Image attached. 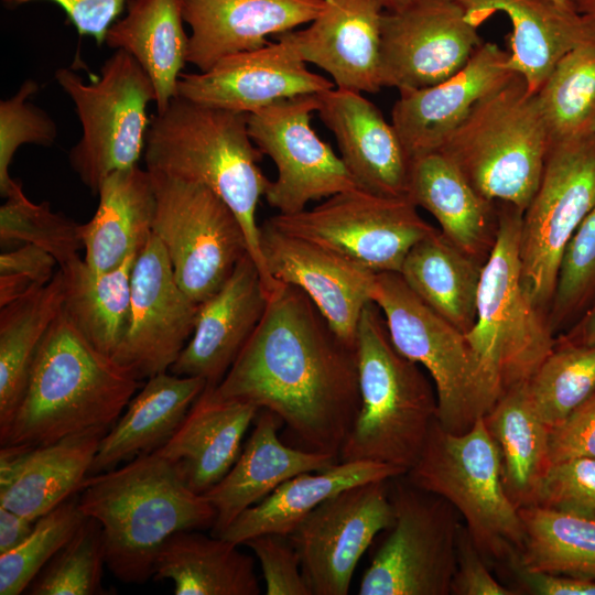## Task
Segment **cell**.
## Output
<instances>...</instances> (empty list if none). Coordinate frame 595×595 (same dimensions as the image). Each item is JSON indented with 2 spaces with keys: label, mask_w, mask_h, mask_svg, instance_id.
<instances>
[{
  "label": "cell",
  "mask_w": 595,
  "mask_h": 595,
  "mask_svg": "<svg viewBox=\"0 0 595 595\" xmlns=\"http://www.w3.org/2000/svg\"><path fill=\"white\" fill-rule=\"evenodd\" d=\"M155 581L170 580L175 595H259L252 556L220 537L181 531L170 537L155 559Z\"/></svg>",
  "instance_id": "obj_35"
},
{
  "label": "cell",
  "mask_w": 595,
  "mask_h": 595,
  "mask_svg": "<svg viewBox=\"0 0 595 595\" xmlns=\"http://www.w3.org/2000/svg\"><path fill=\"white\" fill-rule=\"evenodd\" d=\"M455 595H516L501 585L489 572L466 527L459 526L457 536V565L452 582Z\"/></svg>",
  "instance_id": "obj_53"
},
{
  "label": "cell",
  "mask_w": 595,
  "mask_h": 595,
  "mask_svg": "<svg viewBox=\"0 0 595 595\" xmlns=\"http://www.w3.org/2000/svg\"><path fill=\"white\" fill-rule=\"evenodd\" d=\"M595 300V207L582 221L564 251L548 312L556 335L571 327Z\"/></svg>",
  "instance_id": "obj_46"
},
{
  "label": "cell",
  "mask_w": 595,
  "mask_h": 595,
  "mask_svg": "<svg viewBox=\"0 0 595 595\" xmlns=\"http://www.w3.org/2000/svg\"><path fill=\"white\" fill-rule=\"evenodd\" d=\"M508 56L496 43H483L450 78L400 93L391 123L411 161L440 151L472 108L515 74L507 67Z\"/></svg>",
  "instance_id": "obj_21"
},
{
  "label": "cell",
  "mask_w": 595,
  "mask_h": 595,
  "mask_svg": "<svg viewBox=\"0 0 595 595\" xmlns=\"http://www.w3.org/2000/svg\"><path fill=\"white\" fill-rule=\"evenodd\" d=\"M185 0H130L127 13L109 28L105 43L132 55L151 78L156 111L177 96L187 62Z\"/></svg>",
  "instance_id": "obj_34"
},
{
  "label": "cell",
  "mask_w": 595,
  "mask_h": 595,
  "mask_svg": "<svg viewBox=\"0 0 595 595\" xmlns=\"http://www.w3.org/2000/svg\"><path fill=\"white\" fill-rule=\"evenodd\" d=\"M549 142L537 95L515 73L472 108L440 152L484 198L523 213L538 188Z\"/></svg>",
  "instance_id": "obj_7"
},
{
  "label": "cell",
  "mask_w": 595,
  "mask_h": 595,
  "mask_svg": "<svg viewBox=\"0 0 595 595\" xmlns=\"http://www.w3.org/2000/svg\"><path fill=\"white\" fill-rule=\"evenodd\" d=\"M371 299L396 348L432 379L439 423L454 433L469 430L490 405L465 334L430 309L400 273H378Z\"/></svg>",
  "instance_id": "obj_10"
},
{
  "label": "cell",
  "mask_w": 595,
  "mask_h": 595,
  "mask_svg": "<svg viewBox=\"0 0 595 595\" xmlns=\"http://www.w3.org/2000/svg\"><path fill=\"white\" fill-rule=\"evenodd\" d=\"M391 532L365 571L360 595H448L457 565L459 521L444 498L390 479Z\"/></svg>",
  "instance_id": "obj_11"
},
{
  "label": "cell",
  "mask_w": 595,
  "mask_h": 595,
  "mask_svg": "<svg viewBox=\"0 0 595 595\" xmlns=\"http://www.w3.org/2000/svg\"><path fill=\"white\" fill-rule=\"evenodd\" d=\"M6 198L0 207L1 246H39L56 259L58 267L79 257L83 242L78 223L53 212L48 202H31L21 182Z\"/></svg>",
  "instance_id": "obj_44"
},
{
  "label": "cell",
  "mask_w": 595,
  "mask_h": 595,
  "mask_svg": "<svg viewBox=\"0 0 595 595\" xmlns=\"http://www.w3.org/2000/svg\"><path fill=\"white\" fill-rule=\"evenodd\" d=\"M36 520L0 507V554L20 545L34 529Z\"/></svg>",
  "instance_id": "obj_55"
},
{
  "label": "cell",
  "mask_w": 595,
  "mask_h": 595,
  "mask_svg": "<svg viewBox=\"0 0 595 595\" xmlns=\"http://www.w3.org/2000/svg\"><path fill=\"white\" fill-rule=\"evenodd\" d=\"M206 386L202 378L167 371L148 378L125 413L101 437L88 476L160 448Z\"/></svg>",
  "instance_id": "obj_32"
},
{
  "label": "cell",
  "mask_w": 595,
  "mask_h": 595,
  "mask_svg": "<svg viewBox=\"0 0 595 595\" xmlns=\"http://www.w3.org/2000/svg\"><path fill=\"white\" fill-rule=\"evenodd\" d=\"M259 409L219 397L206 386L175 433L160 448L185 484L204 495L232 467Z\"/></svg>",
  "instance_id": "obj_29"
},
{
  "label": "cell",
  "mask_w": 595,
  "mask_h": 595,
  "mask_svg": "<svg viewBox=\"0 0 595 595\" xmlns=\"http://www.w3.org/2000/svg\"><path fill=\"white\" fill-rule=\"evenodd\" d=\"M318 94L278 100L248 116L251 140L273 161L277 177L264 195L278 214H294L313 201L359 187L328 143L311 126Z\"/></svg>",
  "instance_id": "obj_15"
},
{
  "label": "cell",
  "mask_w": 595,
  "mask_h": 595,
  "mask_svg": "<svg viewBox=\"0 0 595 595\" xmlns=\"http://www.w3.org/2000/svg\"><path fill=\"white\" fill-rule=\"evenodd\" d=\"M484 263L436 229L412 247L400 275L430 309L465 334L475 322Z\"/></svg>",
  "instance_id": "obj_37"
},
{
  "label": "cell",
  "mask_w": 595,
  "mask_h": 595,
  "mask_svg": "<svg viewBox=\"0 0 595 595\" xmlns=\"http://www.w3.org/2000/svg\"><path fill=\"white\" fill-rule=\"evenodd\" d=\"M550 141L595 133V41L569 51L536 94Z\"/></svg>",
  "instance_id": "obj_41"
},
{
  "label": "cell",
  "mask_w": 595,
  "mask_h": 595,
  "mask_svg": "<svg viewBox=\"0 0 595 595\" xmlns=\"http://www.w3.org/2000/svg\"><path fill=\"white\" fill-rule=\"evenodd\" d=\"M483 43L456 0H412L385 11L382 87L404 93L436 85L461 71Z\"/></svg>",
  "instance_id": "obj_17"
},
{
  "label": "cell",
  "mask_w": 595,
  "mask_h": 595,
  "mask_svg": "<svg viewBox=\"0 0 595 595\" xmlns=\"http://www.w3.org/2000/svg\"><path fill=\"white\" fill-rule=\"evenodd\" d=\"M556 338L582 345H595V300L581 317L566 329V334Z\"/></svg>",
  "instance_id": "obj_56"
},
{
  "label": "cell",
  "mask_w": 595,
  "mask_h": 595,
  "mask_svg": "<svg viewBox=\"0 0 595 595\" xmlns=\"http://www.w3.org/2000/svg\"><path fill=\"white\" fill-rule=\"evenodd\" d=\"M412 0H381L386 11H396L407 6Z\"/></svg>",
  "instance_id": "obj_58"
},
{
  "label": "cell",
  "mask_w": 595,
  "mask_h": 595,
  "mask_svg": "<svg viewBox=\"0 0 595 595\" xmlns=\"http://www.w3.org/2000/svg\"><path fill=\"white\" fill-rule=\"evenodd\" d=\"M141 386L142 380L96 349L61 310L40 345L1 446H40L109 431Z\"/></svg>",
  "instance_id": "obj_4"
},
{
  "label": "cell",
  "mask_w": 595,
  "mask_h": 595,
  "mask_svg": "<svg viewBox=\"0 0 595 595\" xmlns=\"http://www.w3.org/2000/svg\"><path fill=\"white\" fill-rule=\"evenodd\" d=\"M318 97V116L333 132L340 158L359 188L408 197L411 160L380 109L361 93L336 86Z\"/></svg>",
  "instance_id": "obj_23"
},
{
  "label": "cell",
  "mask_w": 595,
  "mask_h": 595,
  "mask_svg": "<svg viewBox=\"0 0 595 595\" xmlns=\"http://www.w3.org/2000/svg\"><path fill=\"white\" fill-rule=\"evenodd\" d=\"M267 221L376 274L400 273L412 247L437 229L421 217L409 197L383 196L359 187L299 213L277 214Z\"/></svg>",
  "instance_id": "obj_12"
},
{
  "label": "cell",
  "mask_w": 595,
  "mask_h": 595,
  "mask_svg": "<svg viewBox=\"0 0 595 595\" xmlns=\"http://www.w3.org/2000/svg\"><path fill=\"white\" fill-rule=\"evenodd\" d=\"M404 474L398 467L366 461L338 462L324 470L299 474L242 511L218 537L240 545L263 533L289 536L310 512L337 493Z\"/></svg>",
  "instance_id": "obj_33"
},
{
  "label": "cell",
  "mask_w": 595,
  "mask_h": 595,
  "mask_svg": "<svg viewBox=\"0 0 595 595\" xmlns=\"http://www.w3.org/2000/svg\"><path fill=\"white\" fill-rule=\"evenodd\" d=\"M197 311L153 234L132 269L129 322L113 360L139 380L169 371L193 334Z\"/></svg>",
  "instance_id": "obj_18"
},
{
  "label": "cell",
  "mask_w": 595,
  "mask_h": 595,
  "mask_svg": "<svg viewBox=\"0 0 595 595\" xmlns=\"http://www.w3.org/2000/svg\"><path fill=\"white\" fill-rule=\"evenodd\" d=\"M105 564L101 527L94 518L86 517L73 538L30 584L29 594H109L102 586Z\"/></svg>",
  "instance_id": "obj_45"
},
{
  "label": "cell",
  "mask_w": 595,
  "mask_h": 595,
  "mask_svg": "<svg viewBox=\"0 0 595 595\" xmlns=\"http://www.w3.org/2000/svg\"><path fill=\"white\" fill-rule=\"evenodd\" d=\"M248 116L177 95L150 120L143 155L150 173L203 184L230 207L270 294L279 282L266 269L256 213L271 181L259 165L263 154L250 138Z\"/></svg>",
  "instance_id": "obj_3"
},
{
  "label": "cell",
  "mask_w": 595,
  "mask_h": 595,
  "mask_svg": "<svg viewBox=\"0 0 595 595\" xmlns=\"http://www.w3.org/2000/svg\"><path fill=\"white\" fill-rule=\"evenodd\" d=\"M156 209L153 234L163 245L181 289L202 303L249 253L242 226L207 186L151 173Z\"/></svg>",
  "instance_id": "obj_13"
},
{
  "label": "cell",
  "mask_w": 595,
  "mask_h": 595,
  "mask_svg": "<svg viewBox=\"0 0 595 595\" xmlns=\"http://www.w3.org/2000/svg\"><path fill=\"white\" fill-rule=\"evenodd\" d=\"M552 1H554L555 3H558L560 6L572 7L567 0H552Z\"/></svg>",
  "instance_id": "obj_59"
},
{
  "label": "cell",
  "mask_w": 595,
  "mask_h": 595,
  "mask_svg": "<svg viewBox=\"0 0 595 595\" xmlns=\"http://www.w3.org/2000/svg\"><path fill=\"white\" fill-rule=\"evenodd\" d=\"M533 506L595 520V459L574 457L552 463Z\"/></svg>",
  "instance_id": "obj_48"
},
{
  "label": "cell",
  "mask_w": 595,
  "mask_h": 595,
  "mask_svg": "<svg viewBox=\"0 0 595 595\" xmlns=\"http://www.w3.org/2000/svg\"><path fill=\"white\" fill-rule=\"evenodd\" d=\"M244 544L260 562L267 595H312L290 536L263 533Z\"/></svg>",
  "instance_id": "obj_49"
},
{
  "label": "cell",
  "mask_w": 595,
  "mask_h": 595,
  "mask_svg": "<svg viewBox=\"0 0 595 595\" xmlns=\"http://www.w3.org/2000/svg\"><path fill=\"white\" fill-rule=\"evenodd\" d=\"M574 457L595 459V391L550 430L551 464Z\"/></svg>",
  "instance_id": "obj_51"
},
{
  "label": "cell",
  "mask_w": 595,
  "mask_h": 595,
  "mask_svg": "<svg viewBox=\"0 0 595 595\" xmlns=\"http://www.w3.org/2000/svg\"><path fill=\"white\" fill-rule=\"evenodd\" d=\"M137 255L104 272L91 270L77 257L60 267L62 312L99 351L112 357L126 333L131 301V274Z\"/></svg>",
  "instance_id": "obj_39"
},
{
  "label": "cell",
  "mask_w": 595,
  "mask_h": 595,
  "mask_svg": "<svg viewBox=\"0 0 595 595\" xmlns=\"http://www.w3.org/2000/svg\"><path fill=\"white\" fill-rule=\"evenodd\" d=\"M404 476L455 508L484 560L515 563L523 523L505 490L499 450L483 416L463 433L445 430L436 419L419 459Z\"/></svg>",
  "instance_id": "obj_8"
},
{
  "label": "cell",
  "mask_w": 595,
  "mask_h": 595,
  "mask_svg": "<svg viewBox=\"0 0 595 595\" xmlns=\"http://www.w3.org/2000/svg\"><path fill=\"white\" fill-rule=\"evenodd\" d=\"M63 277L0 307V437L24 396L40 345L62 310Z\"/></svg>",
  "instance_id": "obj_38"
},
{
  "label": "cell",
  "mask_w": 595,
  "mask_h": 595,
  "mask_svg": "<svg viewBox=\"0 0 595 595\" xmlns=\"http://www.w3.org/2000/svg\"><path fill=\"white\" fill-rule=\"evenodd\" d=\"M381 0H325L321 13L290 35L305 63L328 73L336 87L358 93L382 88Z\"/></svg>",
  "instance_id": "obj_24"
},
{
  "label": "cell",
  "mask_w": 595,
  "mask_h": 595,
  "mask_svg": "<svg viewBox=\"0 0 595 595\" xmlns=\"http://www.w3.org/2000/svg\"><path fill=\"white\" fill-rule=\"evenodd\" d=\"M7 7H19L39 0H1ZM60 6L67 20L82 36H91L98 45L105 43L109 28L130 0H47Z\"/></svg>",
  "instance_id": "obj_52"
},
{
  "label": "cell",
  "mask_w": 595,
  "mask_h": 595,
  "mask_svg": "<svg viewBox=\"0 0 595 595\" xmlns=\"http://www.w3.org/2000/svg\"><path fill=\"white\" fill-rule=\"evenodd\" d=\"M216 393L277 414L301 448L338 459L360 408L356 347L280 282ZM339 462V461H338Z\"/></svg>",
  "instance_id": "obj_1"
},
{
  "label": "cell",
  "mask_w": 595,
  "mask_h": 595,
  "mask_svg": "<svg viewBox=\"0 0 595 595\" xmlns=\"http://www.w3.org/2000/svg\"><path fill=\"white\" fill-rule=\"evenodd\" d=\"M526 383L505 392L483 416L499 450L505 490L518 509L534 505L551 465V429L534 410Z\"/></svg>",
  "instance_id": "obj_36"
},
{
  "label": "cell",
  "mask_w": 595,
  "mask_h": 595,
  "mask_svg": "<svg viewBox=\"0 0 595 595\" xmlns=\"http://www.w3.org/2000/svg\"><path fill=\"white\" fill-rule=\"evenodd\" d=\"M325 0H185L191 28L187 63L199 72L221 58L264 46L279 35L312 22Z\"/></svg>",
  "instance_id": "obj_25"
},
{
  "label": "cell",
  "mask_w": 595,
  "mask_h": 595,
  "mask_svg": "<svg viewBox=\"0 0 595 595\" xmlns=\"http://www.w3.org/2000/svg\"><path fill=\"white\" fill-rule=\"evenodd\" d=\"M55 79L73 101L82 126V136L68 154L69 164L97 195L109 174L138 165L150 125L148 106L156 99L153 83L122 50H116L89 83L65 67L55 72Z\"/></svg>",
  "instance_id": "obj_9"
},
{
  "label": "cell",
  "mask_w": 595,
  "mask_h": 595,
  "mask_svg": "<svg viewBox=\"0 0 595 595\" xmlns=\"http://www.w3.org/2000/svg\"><path fill=\"white\" fill-rule=\"evenodd\" d=\"M97 195V209L79 224V235L85 263L104 272L145 248L153 235L156 196L151 173L138 165L109 174Z\"/></svg>",
  "instance_id": "obj_31"
},
{
  "label": "cell",
  "mask_w": 595,
  "mask_h": 595,
  "mask_svg": "<svg viewBox=\"0 0 595 595\" xmlns=\"http://www.w3.org/2000/svg\"><path fill=\"white\" fill-rule=\"evenodd\" d=\"M465 19L478 26L497 12L511 21L507 67L537 94L555 64L574 47L595 41L589 21L572 7L552 0H456Z\"/></svg>",
  "instance_id": "obj_27"
},
{
  "label": "cell",
  "mask_w": 595,
  "mask_h": 595,
  "mask_svg": "<svg viewBox=\"0 0 595 595\" xmlns=\"http://www.w3.org/2000/svg\"><path fill=\"white\" fill-rule=\"evenodd\" d=\"M56 259L43 248L24 244L0 256V307L48 283Z\"/></svg>",
  "instance_id": "obj_50"
},
{
  "label": "cell",
  "mask_w": 595,
  "mask_h": 595,
  "mask_svg": "<svg viewBox=\"0 0 595 595\" xmlns=\"http://www.w3.org/2000/svg\"><path fill=\"white\" fill-rule=\"evenodd\" d=\"M595 207V133L550 141L538 188L522 214L520 260L526 286L549 312L564 251Z\"/></svg>",
  "instance_id": "obj_14"
},
{
  "label": "cell",
  "mask_w": 595,
  "mask_h": 595,
  "mask_svg": "<svg viewBox=\"0 0 595 595\" xmlns=\"http://www.w3.org/2000/svg\"><path fill=\"white\" fill-rule=\"evenodd\" d=\"M498 204L497 237L482 269L475 322L465 333L490 409L505 392L530 380L556 342L547 311L523 282V213Z\"/></svg>",
  "instance_id": "obj_6"
},
{
  "label": "cell",
  "mask_w": 595,
  "mask_h": 595,
  "mask_svg": "<svg viewBox=\"0 0 595 595\" xmlns=\"http://www.w3.org/2000/svg\"><path fill=\"white\" fill-rule=\"evenodd\" d=\"M334 87V82L306 67L289 31L277 42L226 56L206 72L182 74L177 95L249 115L281 99Z\"/></svg>",
  "instance_id": "obj_19"
},
{
  "label": "cell",
  "mask_w": 595,
  "mask_h": 595,
  "mask_svg": "<svg viewBox=\"0 0 595 595\" xmlns=\"http://www.w3.org/2000/svg\"><path fill=\"white\" fill-rule=\"evenodd\" d=\"M576 12L586 18L595 30V0H569Z\"/></svg>",
  "instance_id": "obj_57"
},
{
  "label": "cell",
  "mask_w": 595,
  "mask_h": 595,
  "mask_svg": "<svg viewBox=\"0 0 595 595\" xmlns=\"http://www.w3.org/2000/svg\"><path fill=\"white\" fill-rule=\"evenodd\" d=\"M39 88L35 80L26 79L13 96L0 102V193L3 197L20 183L9 175L17 150L28 143L50 147L57 138L54 120L30 102Z\"/></svg>",
  "instance_id": "obj_47"
},
{
  "label": "cell",
  "mask_w": 595,
  "mask_h": 595,
  "mask_svg": "<svg viewBox=\"0 0 595 595\" xmlns=\"http://www.w3.org/2000/svg\"><path fill=\"white\" fill-rule=\"evenodd\" d=\"M526 386L541 420L550 429L558 425L595 391V345L556 338Z\"/></svg>",
  "instance_id": "obj_42"
},
{
  "label": "cell",
  "mask_w": 595,
  "mask_h": 595,
  "mask_svg": "<svg viewBox=\"0 0 595 595\" xmlns=\"http://www.w3.org/2000/svg\"><path fill=\"white\" fill-rule=\"evenodd\" d=\"M518 510L524 538L516 569L595 578V520L540 506Z\"/></svg>",
  "instance_id": "obj_40"
},
{
  "label": "cell",
  "mask_w": 595,
  "mask_h": 595,
  "mask_svg": "<svg viewBox=\"0 0 595 595\" xmlns=\"http://www.w3.org/2000/svg\"><path fill=\"white\" fill-rule=\"evenodd\" d=\"M282 420L259 410L252 432L228 473L204 495L215 509L212 534L218 537L242 511L260 502L285 480L324 470L338 459L290 446L279 437Z\"/></svg>",
  "instance_id": "obj_28"
},
{
  "label": "cell",
  "mask_w": 595,
  "mask_h": 595,
  "mask_svg": "<svg viewBox=\"0 0 595 595\" xmlns=\"http://www.w3.org/2000/svg\"><path fill=\"white\" fill-rule=\"evenodd\" d=\"M260 249L269 275L301 289L334 332L356 347L359 318L372 301L377 274L338 253L274 228L260 226Z\"/></svg>",
  "instance_id": "obj_20"
},
{
  "label": "cell",
  "mask_w": 595,
  "mask_h": 595,
  "mask_svg": "<svg viewBox=\"0 0 595 595\" xmlns=\"http://www.w3.org/2000/svg\"><path fill=\"white\" fill-rule=\"evenodd\" d=\"M82 512L101 527L106 565L126 584L153 576L159 551L181 531L210 528L216 512L156 451L89 475L78 490Z\"/></svg>",
  "instance_id": "obj_2"
},
{
  "label": "cell",
  "mask_w": 595,
  "mask_h": 595,
  "mask_svg": "<svg viewBox=\"0 0 595 595\" xmlns=\"http://www.w3.org/2000/svg\"><path fill=\"white\" fill-rule=\"evenodd\" d=\"M569 1V0H567Z\"/></svg>",
  "instance_id": "obj_60"
},
{
  "label": "cell",
  "mask_w": 595,
  "mask_h": 595,
  "mask_svg": "<svg viewBox=\"0 0 595 595\" xmlns=\"http://www.w3.org/2000/svg\"><path fill=\"white\" fill-rule=\"evenodd\" d=\"M106 432L88 431L40 446H1L0 507L37 520L77 494Z\"/></svg>",
  "instance_id": "obj_26"
},
{
  "label": "cell",
  "mask_w": 595,
  "mask_h": 595,
  "mask_svg": "<svg viewBox=\"0 0 595 595\" xmlns=\"http://www.w3.org/2000/svg\"><path fill=\"white\" fill-rule=\"evenodd\" d=\"M356 353L360 408L338 461L388 464L407 473L437 419L434 385L396 348L372 301L359 318Z\"/></svg>",
  "instance_id": "obj_5"
},
{
  "label": "cell",
  "mask_w": 595,
  "mask_h": 595,
  "mask_svg": "<svg viewBox=\"0 0 595 595\" xmlns=\"http://www.w3.org/2000/svg\"><path fill=\"white\" fill-rule=\"evenodd\" d=\"M390 479L346 488L310 512L290 536L312 595H346L376 536L390 529Z\"/></svg>",
  "instance_id": "obj_16"
},
{
  "label": "cell",
  "mask_w": 595,
  "mask_h": 595,
  "mask_svg": "<svg viewBox=\"0 0 595 595\" xmlns=\"http://www.w3.org/2000/svg\"><path fill=\"white\" fill-rule=\"evenodd\" d=\"M267 302L259 268L247 253L220 289L198 304L193 334L169 371L216 387L259 325Z\"/></svg>",
  "instance_id": "obj_22"
},
{
  "label": "cell",
  "mask_w": 595,
  "mask_h": 595,
  "mask_svg": "<svg viewBox=\"0 0 595 595\" xmlns=\"http://www.w3.org/2000/svg\"><path fill=\"white\" fill-rule=\"evenodd\" d=\"M523 585L537 595H595V578L516 569Z\"/></svg>",
  "instance_id": "obj_54"
},
{
  "label": "cell",
  "mask_w": 595,
  "mask_h": 595,
  "mask_svg": "<svg viewBox=\"0 0 595 595\" xmlns=\"http://www.w3.org/2000/svg\"><path fill=\"white\" fill-rule=\"evenodd\" d=\"M85 520L78 506V493L39 518L20 545L0 554V594L24 592Z\"/></svg>",
  "instance_id": "obj_43"
},
{
  "label": "cell",
  "mask_w": 595,
  "mask_h": 595,
  "mask_svg": "<svg viewBox=\"0 0 595 595\" xmlns=\"http://www.w3.org/2000/svg\"><path fill=\"white\" fill-rule=\"evenodd\" d=\"M408 197L435 218L456 247L487 260L497 237L499 204L479 195L446 155L437 151L411 161Z\"/></svg>",
  "instance_id": "obj_30"
}]
</instances>
